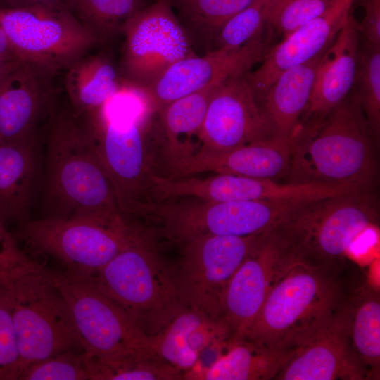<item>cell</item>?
I'll return each instance as SVG.
<instances>
[{"label": "cell", "instance_id": "cell-42", "mask_svg": "<svg viewBox=\"0 0 380 380\" xmlns=\"http://www.w3.org/2000/svg\"><path fill=\"white\" fill-rule=\"evenodd\" d=\"M11 274H4V273L0 272V285L5 284L7 279H8V277L11 276Z\"/></svg>", "mask_w": 380, "mask_h": 380}, {"label": "cell", "instance_id": "cell-4", "mask_svg": "<svg viewBox=\"0 0 380 380\" xmlns=\"http://www.w3.org/2000/svg\"><path fill=\"white\" fill-rule=\"evenodd\" d=\"M341 291L338 272L297 261L272 288L241 338L294 350L331 319Z\"/></svg>", "mask_w": 380, "mask_h": 380}, {"label": "cell", "instance_id": "cell-19", "mask_svg": "<svg viewBox=\"0 0 380 380\" xmlns=\"http://www.w3.org/2000/svg\"><path fill=\"white\" fill-rule=\"evenodd\" d=\"M292 137H268L221 153H196L167 166L173 179L213 172L276 180L286 177Z\"/></svg>", "mask_w": 380, "mask_h": 380}, {"label": "cell", "instance_id": "cell-32", "mask_svg": "<svg viewBox=\"0 0 380 380\" xmlns=\"http://www.w3.org/2000/svg\"><path fill=\"white\" fill-rule=\"evenodd\" d=\"M255 0H170L182 19L193 30L207 37Z\"/></svg>", "mask_w": 380, "mask_h": 380}, {"label": "cell", "instance_id": "cell-6", "mask_svg": "<svg viewBox=\"0 0 380 380\" xmlns=\"http://www.w3.org/2000/svg\"><path fill=\"white\" fill-rule=\"evenodd\" d=\"M44 272L61 294L86 355L103 360L155 356L151 336L90 277L45 267Z\"/></svg>", "mask_w": 380, "mask_h": 380}, {"label": "cell", "instance_id": "cell-36", "mask_svg": "<svg viewBox=\"0 0 380 380\" xmlns=\"http://www.w3.org/2000/svg\"><path fill=\"white\" fill-rule=\"evenodd\" d=\"M20 353L12 316V300L5 284L0 285V380H18Z\"/></svg>", "mask_w": 380, "mask_h": 380}, {"label": "cell", "instance_id": "cell-23", "mask_svg": "<svg viewBox=\"0 0 380 380\" xmlns=\"http://www.w3.org/2000/svg\"><path fill=\"white\" fill-rule=\"evenodd\" d=\"M359 43L356 20L350 15L322 56L305 110V120L331 110L350 92L355 81Z\"/></svg>", "mask_w": 380, "mask_h": 380}, {"label": "cell", "instance_id": "cell-2", "mask_svg": "<svg viewBox=\"0 0 380 380\" xmlns=\"http://www.w3.org/2000/svg\"><path fill=\"white\" fill-rule=\"evenodd\" d=\"M73 112L52 111L47 138L46 193L50 217H125L89 126Z\"/></svg>", "mask_w": 380, "mask_h": 380}, {"label": "cell", "instance_id": "cell-28", "mask_svg": "<svg viewBox=\"0 0 380 380\" xmlns=\"http://www.w3.org/2000/svg\"><path fill=\"white\" fill-rule=\"evenodd\" d=\"M65 70V89L77 117L100 108L122 88L115 65L103 55L87 53Z\"/></svg>", "mask_w": 380, "mask_h": 380}, {"label": "cell", "instance_id": "cell-3", "mask_svg": "<svg viewBox=\"0 0 380 380\" xmlns=\"http://www.w3.org/2000/svg\"><path fill=\"white\" fill-rule=\"evenodd\" d=\"M379 220L376 197L361 190L300 202L275 228L298 260L338 272L351 246Z\"/></svg>", "mask_w": 380, "mask_h": 380}, {"label": "cell", "instance_id": "cell-31", "mask_svg": "<svg viewBox=\"0 0 380 380\" xmlns=\"http://www.w3.org/2000/svg\"><path fill=\"white\" fill-rule=\"evenodd\" d=\"M353 89L377 141L380 131V45L365 40L361 46L359 43Z\"/></svg>", "mask_w": 380, "mask_h": 380}, {"label": "cell", "instance_id": "cell-39", "mask_svg": "<svg viewBox=\"0 0 380 380\" xmlns=\"http://www.w3.org/2000/svg\"><path fill=\"white\" fill-rule=\"evenodd\" d=\"M34 6H66L64 0H0V8H17Z\"/></svg>", "mask_w": 380, "mask_h": 380}, {"label": "cell", "instance_id": "cell-37", "mask_svg": "<svg viewBox=\"0 0 380 380\" xmlns=\"http://www.w3.org/2000/svg\"><path fill=\"white\" fill-rule=\"evenodd\" d=\"M34 262L20 248L15 236L0 220V272L11 274Z\"/></svg>", "mask_w": 380, "mask_h": 380}, {"label": "cell", "instance_id": "cell-8", "mask_svg": "<svg viewBox=\"0 0 380 380\" xmlns=\"http://www.w3.org/2000/svg\"><path fill=\"white\" fill-rule=\"evenodd\" d=\"M6 284L12 300L20 375L31 363L80 347L65 301L42 265L36 262L13 272Z\"/></svg>", "mask_w": 380, "mask_h": 380}, {"label": "cell", "instance_id": "cell-12", "mask_svg": "<svg viewBox=\"0 0 380 380\" xmlns=\"http://www.w3.org/2000/svg\"><path fill=\"white\" fill-rule=\"evenodd\" d=\"M122 65L129 80L153 85L175 63L193 55L170 0H156L123 25Z\"/></svg>", "mask_w": 380, "mask_h": 380}, {"label": "cell", "instance_id": "cell-38", "mask_svg": "<svg viewBox=\"0 0 380 380\" xmlns=\"http://www.w3.org/2000/svg\"><path fill=\"white\" fill-rule=\"evenodd\" d=\"M365 15L360 22L356 21L358 32L365 40L380 45V0H361Z\"/></svg>", "mask_w": 380, "mask_h": 380}, {"label": "cell", "instance_id": "cell-34", "mask_svg": "<svg viewBox=\"0 0 380 380\" xmlns=\"http://www.w3.org/2000/svg\"><path fill=\"white\" fill-rule=\"evenodd\" d=\"M267 0H255L228 21L216 35L217 49H237L261 37L266 26Z\"/></svg>", "mask_w": 380, "mask_h": 380}, {"label": "cell", "instance_id": "cell-24", "mask_svg": "<svg viewBox=\"0 0 380 380\" xmlns=\"http://www.w3.org/2000/svg\"><path fill=\"white\" fill-rule=\"evenodd\" d=\"M222 352L208 367L196 366L183 374L190 380H270L291 357L281 350L246 338H229Z\"/></svg>", "mask_w": 380, "mask_h": 380}, {"label": "cell", "instance_id": "cell-30", "mask_svg": "<svg viewBox=\"0 0 380 380\" xmlns=\"http://www.w3.org/2000/svg\"><path fill=\"white\" fill-rule=\"evenodd\" d=\"M84 355L89 380L183 379L182 372L156 356L103 360Z\"/></svg>", "mask_w": 380, "mask_h": 380}, {"label": "cell", "instance_id": "cell-22", "mask_svg": "<svg viewBox=\"0 0 380 380\" xmlns=\"http://www.w3.org/2000/svg\"><path fill=\"white\" fill-rule=\"evenodd\" d=\"M352 350L368 379H377L380 369V297L366 279L343 285L338 305Z\"/></svg>", "mask_w": 380, "mask_h": 380}, {"label": "cell", "instance_id": "cell-35", "mask_svg": "<svg viewBox=\"0 0 380 380\" xmlns=\"http://www.w3.org/2000/svg\"><path fill=\"white\" fill-rule=\"evenodd\" d=\"M18 380H89L84 353L68 350L31 363Z\"/></svg>", "mask_w": 380, "mask_h": 380}, {"label": "cell", "instance_id": "cell-10", "mask_svg": "<svg viewBox=\"0 0 380 380\" xmlns=\"http://www.w3.org/2000/svg\"><path fill=\"white\" fill-rule=\"evenodd\" d=\"M0 28L20 61L55 72L101 42L66 6L0 8Z\"/></svg>", "mask_w": 380, "mask_h": 380}, {"label": "cell", "instance_id": "cell-11", "mask_svg": "<svg viewBox=\"0 0 380 380\" xmlns=\"http://www.w3.org/2000/svg\"><path fill=\"white\" fill-rule=\"evenodd\" d=\"M263 234L246 236L205 234L184 243L180 261L175 269H171L183 305L222 319L220 302L223 291Z\"/></svg>", "mask_w": 380, "mask_h": 380}, {"label": "cell", "instance_id": "cell-15", "mask_svg": "<svg viewBox=\"0 0 380 380\" xmlns=\"http://www.w3.org/2000/svg\"><path fill=\"white\" fill-rule=\"evenodd\" d=\"M268 49L267 41L259 37L237 49H215L203 56L193 54L177 61L147 91L151 110L160 111L172 101L248 72L262 61Z\"/></svg>", "mask_w": 380, "mask_h": 380}, {"label": "cell", "instance_id": "cell-40", "mask_svg": "<svg viewBox=\"0 0 380 380\" xmlns=\"http://www.w3.org/2000/svg\"><path fill=\"white\" fill-rule=\"evenodd\" d=\"M0 60H12L20 61L14 54L8 41L0 28Z\"/></svg>", "mask_w": 380, "mask_h": 380}, {"label": "cell", "instance_id": "cell-1", "mask_svg": "<svg viewBox=\"0 0 380 380\" xmlns=\"http://www.w3.org/2000/svg\"><path fill=\"white\" fill-rule=\"evenodd\" d=\"M352 89L331 110L299 124L292 136L288 183L350 184L373 190L377 141Z\"/></svg>", "mask_w": 380, "mask_h": 380}, {"label": "cell", "instance_id": "cell-25", "mask_svg": "<svg viewBox=\"0 0 380 380\" xmlns=\"http://www.w3.org/2000/svg\"><path fill=\"white\" fill-rule=\"evenodd\" d=\"M324 52L283 72L260 99L272 137L293 136L309 102L317 68Z\"/></svg>", "mask_w": 380, "mask_h": 380}, {"label": "cell", "instance_id": "cell-26", "mask_svg": "<svg viewBox=\"0 0 380 380\" xmlns=\"http://www.w3.org/2000/svg\"><path fill=\"white\" fill-rule=\"evenodd\" d=\"M37 152L33 137L0 143V220H23L35 175Z\"/></svg>", "mask_w": 380, "mask_h": 380}, {"label": "cell", "instance_id": "cell-5", "mask_svg": "<svg viewBox=\"0 0 380 380\" xmlns=\"http://www.w3.org/2000/svg\"><path fill=\"white\" fill-rule=\"evenodd\" d=\"M87 276L149 336L160 332L186 308L171 268L160 257L149 234L137 226L124 248Z\"/></svg>", "mask_w": 380, "mask_h": 380}, {"label": "cell", "instance_id": "cell-29", "mask_svg": "<svg viewBox=\"0 0 380 380\" xmlns=\"http://www.w3.org/2000/svg\"><path fill=\"white\" fill-rule=\"evenodd\" d=\"M76 18L101 42L143 8L142 0H64Z\"/></svg>", "mask_w": 380, "mask_h": 380}, {"label": "cell", "instance_id": "cell-18", "mask_svg": "<svg viewBox=\"0 0 380 380\" xmlns=\"http://www.w3.org/2000/svg\"><path fill=\"white\" fill-rule=\"evenodd\" d=\"M337 309L323 328L293 350L274 379H368L352 350Z\"/></svg>", "mask_w": 380, "mask_h": 380}, {"label": "cell", "instance_id": "cell-33", "mask_svg": "<svg viewBox=\"0 0 380 380\" xmlns=\"http://www.w3.org/2000/svg\"><path fill=\"white\" fill-rule=\"evenodd\" d=\"M334 0H267L266 26L288 37L323 13Z\"/></svg>", "mask_w": 380, "mask_h": 380}, {"label": "cell", "instance_id": "cell-13", "mask_svg": "<svg viewBox=\"0 0 380 380\" xmlns=\"http://www.w3.org/2000/svg\"><path fill=\"white\" fill-rule=\"evenodd\" d=\"M297 261L276 228L263 234L229 281L221 298V318L230 338L243 337L272 288Z\"/></svg>", "mask_w": 380, "mask_h": 380}, {"label": "cell", "instance_id": "cell-16", "mask_svg": "<svg viewBox=\"0 0 380 380\" xmlns=\"http://www.w3.org/2000/svg\"><path fill=\"white\" fill-rule=\"evenodd\" d=\"M55 72L21 62L0 80V142L33 137L40 118L54 108Z\"/></svg>", "mask_w": 380, "mask_h": 380}, {"label": "cell", "instance_id": "cell-20", "mask_svg": "<svg viewBox=\"0 0 380 380\" xmlns=\"http://www.w3.org/2000/svg\"><path fill=\"white\" fill-rule=\"evenodd\" d=\"M361 190L365 189L350 184L288 182L281 184L271 179L227 174H217L204 179L197 178L192 184V193L195 197L213 202L238 201L301 202Z\"/></svg>", "mask_w": 380, "mask_h": 380}, {"label": "cell", "instance_id": "cell-21", "mask_svg": "<svg viewBox=\"0 0 380 380\" xmlns=\"http://www.w3.org/2000/svg\"><path fill=\"white\" fill-rule=\"evenodd\" d=\"M230 332L222 319L186 308L158 334L151 336L153 355L183 373L199 365L202 353L222 347Z\"/></svg>", "mask_w": 380, "mask_h": 380}, {"label": "cell", "instance_id": "cell-41", "mask_svg": "<svg viewBox=\"0 0 380 380\" xmlns=\"http://www.w3.org/2000/svg\"><path fill=\"white\" fill-rule=\"evenodd\" d=\"M23 61L0 60V80L11 70Z\"/></svg>", "mask_w": 380, "mask_h": 380}, {"label": "cell", "instance_id": "cell-9", "mask_svg": "<svg viewBox=\"0 0 380 380\" xmlns=\"http://www.w3.org/2000/svg\"><path fill=\"white\" fill-rule=\"evenodd\" d=\"M135 227L125 217H48L25 221L18 236L36 253L57 258L66 270L91 275L124 248Z\"/></svg>", "mask_w": 380, "mask_h": 380}, {"label": "cell", "instance_id": "cell-27", "mask_svg": "<svg viewBox=\"0 0 380 380\" xmlns=\"http://www.w3.org/2000/svg\"><path fill=\"white\" fill-rule=\"evenodd\" d=\"M220 83L172 101L159 111L167 166L196 153L193 139L198 140L209 100Z\"/></svg>", "mask_w": 380, "mask_h": 380}, {"label": "cell", "instance_id": "cell-43", "mask_svg": "<svg viewBox=\"0 0 380 380\" xmlns=\"http://www.w3.org/2000/svg\"><path fill=\"white\" fill-rule=\"evenodd\" d=\"M1 143V142H0Z\"/></svg>", "mask_w": 380, "mask_h": 380}, {"label": "cell", "instance_id": "cell-17", "mask_svg": "<svg viewBox=\"0 0 380 380\" xmlns=\"http://www.w3.org/2000/svg\"><path fill=\"white\" fill-rule=\"evenodd\" d=\"M355 1L334 0L323 13L268 49L261 65L246 73L258 101L283 72L327 49L350 15Z\"/></svg>", "mask_w": 380, "mask_h": 380}, {"label": "cell", "instance_id": "cell-7", "mask_svg": "<svg viewBox=\"0 0 380 380\" xmlns=\"http://www.w3.org/2000/svg\"><path fill=\"white\" fill-rule=\"evenodd\" d=\"M151 111L140 91L120 90L95 110L89 126L124 215L148 190L151 175L142 123Z\"/></svg>", "mask_w": 380, "mask_h": 380}, {"label": "cell", "instance_id": "cell-14", "mask_svg": "<svg viewBox=\"0 0 380 380\" xmlns=\"http://www.w3.org/2000/svg\"><path fill=\"white\" fill-rule=\"evenodd\" d=\"M246 73L231 75L215 89L198 136L196 153L225 152L272 137Z\"/></svg>", "mask_w": 380, "mask_h": 380}]
</instances>
